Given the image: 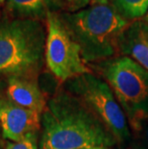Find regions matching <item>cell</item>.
<instances>
[{
  "label": "cell",
  "mask_w": 148,
  "mask_h": 149,
  "mask_svg": "<svg viewBox=\"0 0 148 149\" xmlns=\"http://www.w3.org/2000/svg\"><path fill=\"white\" fill-rule=\"evenodd\" d=\"M2 88H3V83H2V82H1V81H0V93H1Z\"/></svg>",
  "instance_id": "obj_20"
},
{
  "label": "cell",
  "mask_w": 148,
  "mask_h": 149,
  "mask_svg": "<svg viewBox=\"0 0 148 149\" xmlns=\"http://www.w3.org/2000/svg\"><path fill=\"white\" fill-rule=\"evenodd\" d=\"M99 70L136 131L148 117V70L126 56L99 63Z\"/></svg>",
  "instance_id": "obj_4"
},
{
  "label": "cell",
  "mask_w": 148,
  "mask_h": 149,
  "mask_svg": "<svg viewBox=\"0 0 148 149\" xmlns=\"http://www.w3.org/2000/svg\"><path fill=\"white\" fill-rule=\"evenodd\" d=\"M42 115L21 107L7 97H0V127L3 138L18 141L28 134L39 132Z\"/></svg>",
  "instance_id": "obj_7"
},
{
  "label": "cell",
  "mask_w": 148,
  "mask_h": 149,
  "mask_svg": "<svg viewBox=\"0 0 148 149\" xmlns=\"http://www.w3.org/2000/svg\"><path fill=\"white\" fill-rule=\"evenodd\" d=\"M144 137H145L146 142H147V144H148V126L145 128V131H144Z\"/></svg>",
  "instance_id": "obj_16"
},
{
  "label": "cell",
  "mask_w": 148,
  "mask_h": 149,
  "mask_svg": "<svg viewBox=\"0 0 148 149\" xmlns=\"http://www.w3.org/2000/svg\"><path fill=\"white\" fill-rule=\"evenodd\" d=\"M40 149L113 147L117 139L81 99L68 91L53 96L40 117Z\"/></svg>",
  "instance_id": "obj_1"
},
{
  "label": "cell",
  "mask_w": 148,
  "mask_h": 149,
  "mask_svg": "<svg viewBox=\"0 0 148 149\" xmlns=\"http://www.w3.org/2000/svg\"><path fill=\"white\" fill-rule=\"evenodd\" d=\"M45 18L44 60L50 72L64 82L90 72L83 60L80 46L69 33L61 15L48 12Z\"/></svg>",
  "instance_id": "obj_6"
},
{
  "label": "cell",
  "mask_w": 148,
  "mask_h": 149,
  "mask_svg": "<svg viewBox=\"0 0 148 149\" xmlns=\"http://www.w3.org/2000/svg\"><path fill=\"white\" fill-rule=\"evenodd\" d=\"M38 132L30 133L24 139L18 141H8L5 149H39Z\"/></svg>",
  "instance_id": "obj_12"
},
{
  "label": "cell",
  "mask_w": 148,
  "mask_h": 149,
  "mask_svg": "<svg viewBox=\"0 0 148 149\" xmlns=\"http://www.w3.org/2000/svg\"><path fill=\"white\" fill-rule=\"evenodd\" d=\"M7 98L21 107L27 108L42 115L46 107L43 93L36 79L10 77L7 83Z\"/></svg>",
  "instance_id": "obj_9"
},
{
  "label": "cell",
  "mask_w": 148,
  "mask_h": 149,
  "mask_svg": "<svg viewBox=\"0 0 148 149\" xmlns=\"http://www.w3.org/2000/svg\"><path fill=\"white\" fill-rule=\"evenodd\" d=\"M46 34L39 19L0 22V76L36 79L44 61Z\"/></svg>",
  "instance_id": "obj_3"
},
{
  "label": "cell",
  "mask_w": 148,
  "mask_h": 149,
  "mask_svg": "<svg viewBox=\"0 0 148 149\" xmlns=\"http://www.w3.org/2000/svg\"><path fill=\"white\" fill-rule=\"evenodd\" d=\"M111 5L129 22L143 17L148 11V0H112Z\"/></svg>",
  "instance_id": "obj_11"
},
{
  "label": "cell",
  "mask_w": 148,
  "mask_h": 149,
  "mask_svg": "<svg viewBox=\"0 0 148 149\" xmlns=\"http://www.w3.org/2000/svg\"><path fill=\"white\" fill-rule=\"evenodd\" d=\"M142 18H143V21H144V22H146V23L148 24V11H147V13L145 14V15H144V17H143Z\"/></svg>",
  "instance_id": "obj_18"
},
{
  "label": "cell",
  "mask_w": 148,
  "mask_h": 149,
  "mask_svg": "<svg viewBox=\"0 0 148 149\" xmlns=\"http://www.w3.org/2000/svg\"><path fill=\"white\" fill-rule=\"evenodd\" d=\"M137 149H143V148H137Z\"/></svg>",
  "instance_id": "obj_21"
},
{
  "label": "cell",
  "mask_w": 148,
  "mask_h": 149,
  "mask_svg": "<svg viewBox=\"0 0 148 149\" xmlns=\"http://www.w3.org/2000/svg\"><path fill=\"white\" fill-rule=\"evenodd\" d=\"M110 0H90L91 5H107Z\"/></svg>",
  "instance_id": "obj_14"
},
{
  "label": "cell",
  "mask_w": 148,
  "mask_h": 149,
  "mask_svg": "<svg viewBox=\"0 0 148 149\" xmlns=\"http://www.w3.org/2000/svg\"><path fill=\"white\" fill-rule=\"evenodd\" d=\"M84 149H115L113 147H94V148H84Z\"/></svg>",
  "instance_id": "obj_17"
},
{
  "label": "cell",
  "mask_w": 148,
  "mask_h": 149,
  "mask_svg": "<svg viewBox=\"0 0 148 149\" xmlns=\"http://www.w3.org/2000/svg\"><path fill=\"white\" fill-rule=\"evenodd\" d=\"M69 93L81 99L95 113L119 142L131 138L127 117L108 83L91 72L65 82Z\"/></svg>",
  "instance_id": "obj_5"
},
{
  "label": "cell",
  "mask_w": 148,
  "mask_h": 149,
  "mask_svg": "<svg viewBox=\"0 0 148 149\" xmlns=\"http://www.w3.org/2000/svg\"><path fill=\"white\" fill-rule=\"evenodd\" d=\"M6 1H7V0H0V6H3L4 4H6Z\"/></svg>",
  "instance_id": "obj_19"
},
{
  "label": "cell",
  "mask_w": 148,
  "mask_h": 149,
  "mask_svg": "<svg viewBox=\"0 0 148 149\" xmlns=\"http://www.w3.org/2000/svg\"><path fill=\"white\" fill-rule=\"evenodd\" d=\"M65 6L71 13L83 10L90 3V0H63Z\"/></svg>",
  "instance_id": "obj_13"
},
{
  "label": "cell",
  "mask_w": 148,
  "mask_h": 149,
  "mask_svg": "<svg viewBox=\"0 0 148 149\" xmlns=\"http://www.w3.org/2000/svg\"><path fill=\"white\" fill-rule=\"evenodd\" d=\"M60 6L58 0H7L6 10L11 15L21 18L46 17L48 12H56Z\"/></svg>",
  "instance_id": "obj_10"
},
{
  "label": "cell",
  "mask_w": 148,
  "mask_h": 149,
  "mask_svg": "<svg viewBox=\"0 0 148 149\" xmlns=\"http://www.w3.org/2000/svg\"><path fill=\"white\" fill-rule=\"evenodd\" d=\"M117 51L148 70V24L135 20L122 31L117 42Z\"/></svg>",
  "instance_id": "obj_8"
},
{
  "label": "cell",
  "mask_w": 148,
  "mask_h": 149,
  "mask_svg": "<svg viewBox=\"0 0 148 149\" xmlns=\"http://www.w3.org/2000/svg\"><path fill=\"white\" fill-rule=\"evenodd\" d=\"M4 138H3V134H2V130L0 127V149H5V145L6 143L4 142Z\"/></svg>",
  "instance_id": "obj_15"
},
{
  "label": "cell",
  "mask_w": 148,
  "mask_h": 149,
  "mask_svg": "<svg viewBox=\"0 0 148 149\" xmlns=\"http://www.w3.org/2000/svg\"><path fill=\"white\" fill-rule=\"evenodd\" d=\"M62 19L80 46L85 63L111 59L117 52V42L129 21L112 5H91L75 13L61 14Z\"/></svg>",
  "instance_id": "obj_2"
}]
</instances>
